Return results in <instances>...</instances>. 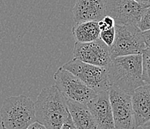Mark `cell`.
<instances>
[{
  "label": "cell",
  "instance_id": "obj_1",
  "mask_svg": "<svg viewBox=\"0 0 150 129\" xmlns=\"http://www.w3.org/2000/svg\"><path fill=\"white\" fill-rule=\"evenodd\" d=\"M34 103L36 122L46 129H60L69 116L66 99L54 85L43 88Z\"/></svg>",
  "mask_w": 150,
  "mask_h": 129
},
{
  "label": "cell",
  "instance_id": "obj_2",
  "mask_svg": "<svg viewBox=\"0 0 150 129\" xmlns=\"http://www.w3.org/2000/svg\"><path fill=\"white\" fill-rule=\"evenodd\" d=\"M110 87L132 96L134 91L144 85L142 77V54L117 57L108 66Z\"/></svg>",
  "mask_w": 150,
  "mask_h": 129
},
{
  "label": "cell",
  "instance_id": "obj_3",
  "mask_svg": "<svg viewBox=\"0 0 150 129\" xmlns=\"http://www.w3.org/2000/svg\"><path fill=\"white\" fill-rule=\"evenodd\" d=\"M0 115L2 129H26L36 122L35 103L25 95L5 99Z\"/></svg>",
  "mask_w": 150,
  "mask_h": 129
},
{
  "label": "cell",
  "instance_id": "obj_4",
  "mask_svg": "<svg viewBox=\"0 0 150 129\" xmlns=\"http://www.w3.org/2000/svg\"><path fill=\"white\" fill-rule=\"evenodd\" d=\"M115 39L110 48L111 58L140 55L146 48L143 32L136 25H115Z\"/></svg>",
  "mask_w": 150,
  "mask_h": 129
},
{
  "label": "cell",
  "instance_id": "obj_5",
  "mask_svg": "<svg viewBox=\"0 0 150 129\" xmlns=\"http://www.w3.org/2000/svg\"><path fill=\"white\" fill-rule=\"evenodd\" d=\"M73 73L96 93L109 90L108 67L95 66L73 58L61 66Z\"/></svg>",
  "mask_w": 150,
  "mask_h": 129
},
{
  "label": "cell",
  "instance_id": "obj_6",
  "mask_svg": "<svg viewBox=\"0 0 150 129\" xmlns=\"http://www.w3.org/2000/svg\"><path fill=\"white\" fill-rule=\"evenodd\" d=\"M54 86L66 99L85 104L96 96V93L84 82L64 68L60 67L54 74Z\"/></svg>",
  "mask_w": 150,
  "mask_h": 129
},
{
  "label": "cell",
  "instance_id": "obj_7",
  "mask_svg": "<svg viewBox=\"0 0 150 129\" xmlns=\"http://www.w3.org/2000/svg\"><path fill=\"white\" fill-rule=\"evenodd\" d=\"M108 94L115 129H135L132 96L114 87Z\"/></svg>",
  "mask_w": 150,
  "mask_h": 129
},
{
  "label": "cell",
  "instance_id": "obj_8",
  "mask_svg": "<svg viewBox=\"0 0 150 129\" xmlns=\"http://www.w3.org/2000/svg\"><path fill=\"white\" fill-rule=\"evenodd\" d=\"M144 9L134 0H105V15L114 19L115 25L137 26Z\"/></svg>",
  "mask_w": 150,
  "mask_h": 129
},
{
  "label": "cell",
  "instance_id": "obj_9",
  "mask_svg": "<svg viewBox=\"0 0 150 129\" xmlns=\"http://www.w3.org/2000/svg\"><path fill=\"white\" fill-rule=\"evenodd\" d=\"M73 58L84 63L103 67H108L112 61L110 48L99 38L88 43L76 42Z\"/></svg>",
  "mask_w": 150,
  "mask_h": 129
},
{
  "label": "cell",
  "instance_id": "obj_10",
  "mask_svg": "<svg viewBox=\"0 0 150 129\" xmlns=\"http://www.w3.org/2000/svg\"><path fill=\"white\" fill-rule=\"evenodd\" d=\"M86 105L91 111L98 129H115L108 91L96 93Z\"/></svg>",
  "mask_w": 150,
  "mask_h": 129
},
{
  "label": "cell",
  "instance_id": "obj_11",
  "mask_svg": "<svg viewBox=\"0 0 150 129\" xmlns=\"http://www.w3.org/2000/svg\"><path fill=\"white\" fill-rule=\"evenodd\" d=\"M105 0H76L73 8L75 23L99 21L105 16Z\"/></svg>",
  "mask_w": 150,
  "mask_h": 129
},
{
  "label": "cell",
  "instance_id": "obj_12",
  "mask_svg": "<svg viewBox=\"0 0 150 129\" xmlns=\"http://www.w3.org/2000/svg\"><path fill=\"white\" fill-rule=\"evenodd\" d=\"M132 104L137 128L150 120V85L144 84L134 91Z\"/></svg>",
  "mask_w": 150,
  "mask_h": 129
},
{
  "label": "cell",
  "instance_id": "obj_13",
  "mask_svg": "<svg viewBox=\"0 0 150 129\" xmlns=\"http://www.w3.org/2000/svg\"><path fill=\"white\" fill-rule=\"evenodd\" d=\"M66 103L71 119L78 129H98L96 122L85 104L68 99H66Z\"/></svg>",
  "mask_w": 150,
  "mask_h": 129
},
{
  "label": "cell",
  "instance_id": "obj_14",
  "mask_svg": "<svg viewBox=\"0 0 150 129\" xmlns=\"http://www.w3.org/2000/svg\"><path fill=\"white\" fill-rule=\"evenodd\" d=\"M72 35L76 42L88 43L99 38L100 30L97 21L78 23L72 28Z\"/></svg>",
  "mask_w": 150,
  "mask_h": 129
},
{
  "label": "cell",
  "instance_id": "obj_15",
  "mask_svg": "<svg viewBox=\"0 0 150 129\" xmlns=\"http://www.w3.org/2000/svg\"><path fill=\"white\" fill-rule=\"evenodd\" d=\"M142 77L145 84L150 85V48L142 52Z\"/></svg>",
  "mask_w": 150,
  "mask_h": 129
},
{
  "label": "cell",
  "instance_id": "obj_16",
  "mask_svg": "<svg viewBox=\"0 0 150 129\" xmlns=\"http://www.w3.org/2000/svg\"><path fill=\"white\" fill-rule=\"evenodd\" d=\"M99 39L102 40L106 46L110 47L115 39V28H110V29L101 31L99 35Z\"/></svg>",
  "mask_w": 150,
  "mask_h": 129
},
{
  "label": "cell",
  "instance_id": "obj_17",
  "mask_svg": "<svg viewBox=\"0 0 150 129\" xmlns=\"http://www.w3.org/2000/svg\"><path fill=\"white\" fill-rule=\"evenodd\" d=\"M137 27L141 32L150 29V7L144 9Z\"/></svg>",
  "mask_w": 150,
  "mask_h": 129
},
{
  "label": "cell",
  "instance_id": "obj_18",
  "mask_svg": "<svg viewBox=\"0 0 150 129\" xmlns=\"http://www.w3.org/2000/svg\"><path fill=\"white\" fill-rule=\"evenodd\" d=\"M98 25H99V30L101 31H105V30L110 29L113 28L115 25L114 19L108 15H105L101 20L98 21Z\"/></svg>",
  "mask_w": 150,
  "mask_h": 129
},
{
  "label": "cell",
  "instance_id": "obj_19",
  "mask_svg": "<svg viewBox=\"0 0 150 129\" xmlns=\"http://www.w3.org/2000/svg\"><path fill=\"white\" fill-rule=\"evenodd\" d=\"M60 129H78V128L74 125L73 120H72V119H71L70 115H69V116H68L67 119V120L65 121L64 123L62 125V126H61Z\"/></svg>",
  "mask_w": 150,
  "mask_h": 129
},
{
  "label": "cell",
  "instance_id": "obj_20",
  "mask_svg": "<svg viewBox=\"0 0 150 129\" xmlns=\"http://www.w3.org/2000/svg\"><path fill=\"white\" fill-rule=\"evenodd\" d=\"M143 36L146 47L150 48V29L143 32Z\"/></svg>",
  "mask_w": 150,
  "mask_h": 129
},
{
  "label": "cell",
  "instance_id": "obj_21",
  "mask_svg": "<svg viewBox=\"0 0 150 129\" xmlns=\"http://www.w3.org/2000/svg\"><path fill=\"white\" fill-rule=\"evenodd\" d=\"M26 129H46L43 125H41L40 123H38V122H35L34 123L31 125L28 126Z\"/></svg>",
  "mask_w": 150,
  "mask_h": 129
},
{
  "label": "cell",
  "instance_id": "obj_22",
  "mask_svg": "<svg viewBox=\"0 0 150 129\" xmlns=\"http://www.w3.org/2000/svg\"><path fill=\"white\" fill-rule=\"evenodd\" d=\"M134 1L144 7V8L150 7V0H134Z\"/></svg>",
  "mask_w": 150,
  "mask_h": 129
},
{
  "label": "cell",
  "instance_id": "obj_23",
  "mask_svg": "<svg viewBox=\"0 0 150 129\" xmlns=\"http://www.w3.org/2000/svg\"><path fill=\"white\" fill-rule=\"evenodd\" d=\"M141 129H150V120L146 123L144 125H142Z\"/></svg>",
  "mask_w": 150,
  "mask_h": 129
}]
</instances>
